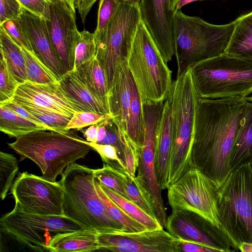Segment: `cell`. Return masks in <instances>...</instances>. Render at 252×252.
I'll use <instances>...</instances> for the list:
<instances>
[{"mask_svg": "<svg viewBox=\"0 0 252 252\" xmlns=\"http://www.w3.org/2000/svg\"><path fill=\"white\" fill-rule=\"evenodd\" d=\"M59 82L62 91L77 111L109 114L77 77L74 70L64 74Z\"/></svg>", "mask_w": 252, "mask_h": 252, "instance_id": "cell-22", "label": "cell"}, {"mask_svg": "<svg viewBox=\"0 0 252 252\" xmlns=\"http://www.w3.org/2000/svg\"><path fill=\"white\" fill-rule=\"evenodd\" d=\"M98 231L93 229L59 233L50 241L47 251L75 252L99 251Z\"/></svg>", "mask_w": 252, "mask_h": 252, "instance_id": "cell-23", "label": "cell"}, {"mask_svg": "<svg viewBox=\"0 0 252 252\" xmlns=\"http://www.w3.org/2000/svg\"><path fill=\"white\" fill-rule=\"evenodd\" d=\"M74 71L109 113L107 79L104 70L95 57L84 63Z\"/></svg>", "mask_w": 252, "mask_h": 252, "instance_id": "cell-25", "label": "cell"}, {"mask_svg": "<svg viewBox=\"0 0 252 252\" xmlns=\"http://www.w3.org/2000/svg\"><path fill=\"white\" fill-rule=\"evenodd\" d=\"M15 204L22 211L43 215L62 216L63 189L53 182L28 172L18 175L11 188Z\"/></svg>", "mask_w": 252, "mask_h": 252, "instance_id": "cell-13", "label": "cell"}, {"mask_svg": "<svg viewBox=\"0 0 252 252\" xmlns=\"http://www.w3.org/2000/svg\"><path fill=\"white\" fill-rule=\"evenodd\" d=\"M238 249L242 252H252V243L243 242L239 245Z\"/></svg>", "mask_w": 252, "mask_h": 252, "instance_id": "cell-52", "label": "cell"}, {"mask_svg": "<svg viewBox=\"0 0 252 252\" xmlns=\"http://www.w3.org/2000/svg\"><path fill=\"white\" fill-rule=\"evenodd\" d=\"M106 121L102 122L99 125L97 134L96 143H100L103 140L106 134L107 129L105 126Z\"/></svg>", "mask_w": 252, "mask_h": 252, "instance_id": "cell-50", "label": "cell"}, {"mask_svg": "<svg viewBox=\"0 0 252 252\" xmlns=\"http://www.w3.org/2000/svg\"><path fill=\"white\" fill-rule=\"evenodd\" d=\"M249 163H252V103L247 100L231 156L230 171Z\"/></svg>", "mask_w": 252, "mask_h": 252, "instance_id": "cell-24", "label": "cell"}, {"mask_svg": "<svg viewBox=\"0 0 252 252\" xmlns=\"http://www.w3.org/2000/svg\"><path fill=\"white\" fill-rule=\"evenodd\" d=\"M117 129L123 147L126 169L131 176L135 177L139 164L140 149L130 140L125 132L118 127Z\"/></svg>", "mask_w": 252, "mask_h": 252, "instance_id": "cell-39", "label": "cell"}, {"mask_svg": "<svg viewBox=\"0 0 252 252\" xmlns=\"http://www.w3.org/2000/svg\"><path fill=\"white\" fill-rule=\"evenodd\" d=\"M12 101L19 105L38 107L72 117L78 112L62 91L59 82L20 84Z\"/></svg>", "mask_w": 252, "mask_h": 252, "instance_id": "cell-18", "label": "cell"}, {"mask_svg": "<svg viewBox=\"0 0 252 252\" xmlns=\"http://www.w3.org/2000/svg\"><path fill=\"white\" fill-rule=\"evenodd\" d=\"M118 0H100L99 2L97 25L94 32L95 42L105 36L108 27L114 18L120 4Z\"/></svg>", "mask_w": 252, "mask_h": 252, "instance_id": "cell-37", "label": "cell"}, {"mask_svg": "<svg viewBox=\"0 0 252 252\" xmlns=\"http://www.w3.org/2000/svg\"><path fill=\"white\" fill-rule=\"evenodd\" d=\"M48 130L19 115L15 112L0 105V130L10 137L17 138L37 130Z\"/></svg>", "mask_w": 252, "mask_h": 252, "instance_id": "cell-28", "label": "cell"}, {"mask_svg": "<svg viewBox=\"0 0 252 252\" xmlns=\"http://www.w3.org/2000/svg\"><path fill=\"white\" fill-rule=\"evenodd\" d=\"M172 142L171 107L169 99L166 97L158 131L155 160L156 176L161 190L167 189Z\"/></svg>", "mask_w": 252, "mask_h": 252, "instance_id": "cell-21", "label": "cell"}, {"mask_svg": "<svg viewBox=\"0 0 252 252\" xmlns=\"http://www.w3.org/2000/svg\"><path fill=\"white\" fill-rule=\"evenodd\" d=\"M219 218L238 251L243 243H252V171L250 163L231 171L219 188Z\"/></svg>", "mask_w": 252, "mask_h": 252, "instance_id": "cell-7", "label": "cell"}, {"mask_svg": "<svg viewBox=\"0 0 252 252\" xmlns=\"http://www.w3.org/2000/svg\"><path fill=\"white\" fill-rule=\"evenodd\" d=\"M246 99H247V100L249 101L252 103V96L250 97H246Z\"/></svg>", "mask_w": 252, "mask_h": 252, "instance_id": "cell-55", "label": "cell"}, {"mask_svg": "<svg viewBox=\"0 0 252 252\" xmlns=\"http://www.w3.org/2000/svg\"><path fill=\"white\" fill-rule=\"evenodd\" d=\"M236 20V25L224 53L252 60V11Z\"/></svg>", "mask_w": 252, "mask_h": 252, "instance_id": "cell-26", "label": "cell"}, {"mask_svg": "<svg viewBox=\"0 0 252 252\" xmlns=\"http://www.w3.org/2000/svg\"><path fill=\"white\" fill-rule=\"evenodd\" d=\"M70 2L75 5L76 0H68Z\"/></svg>", "mask_w": 252, "mask_h": 252, "instance_id": "cell-56", "label": "cell"}, {"mask_svg": "<svg viewBox=\"0 0 252 252\" xmlns=\"http://www.w3.org/2000/svg\"><path fill=\"white\" fill-rule=\"evenodd\" d=\"M89 144L99 154L104 163L114 168L122 166L126 169L125 164L119 157L114 146L92 142H89Z\"/></svg>", "mask_w": 252, "mask_h": 252, "instance_id": "cell-42", "label": "cell"}, {"mask_svg": "<svg viewBox=\"0 0 252 252\" xmlns=\"http://www.w3.org/2000/svg\"><path fill=\"white\" fill-rule=\"evenodd\" d=\"M237 20L224 25L209 23L200 17L175 12L174 38L177 77L194 64L224 52Z\"/></svg>", "mask_w": 252, "mask_h": 252, "instance_id": "cell-4", "label": "cell"}, {"mask_svg": "<svg viewBox=\"0 0 252 252\" xmlns=\"http://www.w3.org/2000/svg\"><path fill=\"white\" fill-rule=\"evenodd\" d=\"M0 105L3 106L11 110L22 117H24L37 124L45 126L48 129V130H52L50 127L45 126L42 122L39 121L37 118H36L34 116H33L25 108L19 105L12 100Z\"/></svg>", "mask_w": 252, "mask_h": 252, "instance_id": "cell-47", "label": "cell"}, {"mask_svg": "<svg viewBox=\"0 0 252 252\" xmlns=\"http://www.w3.org/2000/svg\"><path fill=\"white\" fill-rule=\"evenodd\" d=\"M95 184L97 192L108 213L113 219L124 227L126 232H138L148 230L142 224L129 217L116 204L102 189L95 178Z\"/></svg>", "mask_w": 252, "mask_h": 252, "instance_id": "cell-32", "label": "cell"}, {"mask_svg": "<svg viewBox=\"0 0 252 252\" xmlns=\"http://www.w3.org/2000/svg\"><path fill=\"white\" fill-rule=\"evenodd\" d=\"M124 169L126 168L122 166L116 169L104 163L102 168L94 169V175L100 183L128 199L124 185Z\"/></svg>", "mask_w": 252, "mask_h": 252, "instance_id": "cell-33", "label": "cell"}, {"mask_svg": "<svg viewBox=\"0 0 252 252\" xmlns=\"http://www.w3.org/2000/svg\"><path fill=\"white\" fill-rule=\"evenodd\" d=\"M18 171V162L10 154L0 152V198L3 200L11 189Z\"/></svg>", "mask_w": 252, "mask_h": 252, "instance_id": "cell-34", "label": "cell"}, {"mask_svg": "<svg viewBox=\"0 0 252 252\" xmlns=\"http://www.w3.org/2000/svg\"><path fill=\"white\" fill-rule=\"evenodd\" d=\"M164 101H142L145 121V135L144 142L140 149L136 176L150 192L153 198L158 220L163 228L165 226L168 217L161 196V189L156 176L155 160L158 131Z\"/></svg>", "mask_w": 252, "mask_h": 252, "instance_id": "cell-12", "label": "cell"}, {"mask_svg": "<svg viewBox=\"0 0 252 252\" xmlns=\"http://www.w3.org/2000/svg\"><path fill=\"white\" fill-rule=\"evenodd\" d=\"M141 20L138 6L121 2L105 36L95 42V58L104 70L109 90L118 63L127 61Z\"/></svg>", "mask_w": 252, "mask_h": 252, "instance_id": "cell-10", "label": "cell"}, {"mask_svg": "<svg viewBox=\"0 0 252 252\" xmlns=\"http://www.w3.org/2000/svg\"><path fill=\"white\" fill-rule=\"evenodd\" d=\"M134 79L127 61L118 63L108 93L109 113L118 127L126 132Z\"/></svg>", "mask_w": 252, "mask_h": 252, "instance_id": "cell-20", "label": "cell"}, {"mask_svg": "<svg viewBox=\"0 0 252 252\" xmlns=\"http://www.w3.org/2000/svg\"><path fill=\"white\" fill-rule=\"evenodd\" d=\"M68 131L37 130L8 145L19 155L20 161L32 160L40 169L43 179L55 182L68 165L94 150L88 141Z\"/></svg>", "mask_w": 252, "mask_h": 252, "instance_id": "cell-2", "label": "cell"}, {"mask_svg": "<svg viewBox=\"0 0 252 252\" xmlns=\"http://www.w3.org/2000/svg\"><path fill=\"white\" fill-rule=\"evenodd\" d=\"M23 8L46 21L49 20L51 0H18Z\"/></svg>", "mask_w": 252, "mask_h": 252, "instance_id": "cell-43", "label": "cell"}, {"mask_svg": "<svg viewBox=\"0 0 252 252\" xmlns=\"http://www.w3.org/2000/svg\"><path fill=\"white\" fill-rule=\"evenodd\" d=\"M112 119L110 114L90 111L75 112L67 126V130L81 129L94 124H100Z\"/></svg>", "mask_w": 252, "mask_h": 252, "instance_id": "cell-40", "label": "cell"}, {"mask_svg": "<svg viewBox=\"0 0 252 252\" xmlns=\"http://www.w3.org/2000/svg\"><path fill=\"white\" fill-rule=\"evenodd\" d=\"M0 52L6 60L9 70L20 83L28 81L25 59L22 48L0 26Z\"/></svg>", "mask_w": 252, "mask_h": 252, "instance_id": "cell-27", "label": "cell"}, {"mask_svg": "<svg viewBox=\"0 0 252 252\" xmlns=\"http://www.w3.org/2000/svg\"><path fill=\"white\" fill-rule=\"evenodd\" d=\"M63 193V215L84 228L98 232L126 231L112 218L95 184L94 169L73 162L68 165L60 181Z\"/></svg>", "mask_w": 252, "mask_h": 252, "instance_id": "cell-3", "label": "cell"}, {"mask_svg": "<svg viewBox=\"0 0 252 252\" xmlns=\"http://www.w3.org/2000/svg\"><path fill=\"white\" fill-rule=\"evenodd\" d=\"M165 228L176 239L198 243L219 252L238 251L224 232L191 211L172 210L167 217Z\"/></svg>", "mask_w": 252, "mask_h": 252, "instance_id": "cell-14", "label": "cell"}, {"mask_svg": "<svg viewBox=\"0 0 252 252\" xmlns=\"http://www.w3.org/2000/svg\"><path fill=\"white\" fill-rule=\"evenodd\" d=\"M96 44L94 33L84 30L79 32L75 45V70L84 63L94 58Z\"/></svg>", "mask_w": 252, "mask_h": 252, "instance_id": "cell-35", "label": "cell"}, {"mask_svg": "<svg viewBox=\"0 0 252 252\" xmlns=\"http://www.w3.org/2000/svg\"><path fill=\"white\" fill-rule=\"evenodd\" d=\"M105 126L107 129L106 134L103 140L99 144L114 146L116 149L119 157L125 165L123 147L119 137L117 126L112 119L106 121Z\"/></svg>", "mask_w": 252, "mask_h": 252, "instance_id": "cell-44", "label": "cell"}, {"mask_svg": "<svg viewBox=\"0 0 252 252\" xmlns=\"http://www.w3.org/2000/svg\"><path fill=\"white\" fill-rule=\"evenodd\" d=\"M123 171L125 188L128 199L151 217L158 220L153 198L150 192L136 176H131L126 169H124Z\"/></svg>", "mask_w": 252, "mask_h": 252, "instance_id": "cell-29", "label": "cell"}, {"mask_svg": "<svg viewBox=\"0 0 252 252\" xmlns=\"http://www.w3.org/2000/svg\"><path fill=\"white\" fill-rule=\"evenodd\" d=\"M84 228L64 216L43 215L22 211L15 204L13 209L0 219L1 232L27 246L38 251H47L53 236L59 233Z\"/></svg>", "mask_w": 252, "mask_h": 252, "instance_id": "cell-9", "label": "cell"}, {"mask_svg": "<svg viewBox=\"0 0 252 252\" xmlns=\"http://www.w3.org/2000/svg\"><path fill=\"white\" fill-rule=\"evenodd\" d=\"M177 239L176 252H219L217 249L198 243Z\"/></svg>", "mask_w": 252, "mask_h": 252, "instance_id": "cell-46", "label": "cell"}, {"mask_svg": "<svg viewBox=\"0 0 252 252\" xmlns=\"http://www.w3.org/2000/svg\"><path fill=\"white\" fill-rule=\"evenodd\" d=\"M97 182L104 192L129 217L142 224L147 229L154 230L163 228L158 220L151 217L136 204L101 184L98 181Z\"/></svg>", "mask_w": 252, "mask_h": 252, "instance_id": "cell-30", "label": "cell"}, {"mask_svg": "<svg viewBox=\"0 0 252 252\" xmlns=\"http://www.w3.org/2000/svg\"><path fill=\"white\" fill-rule=\"evenodd\" d=\"M2 26L12 39L20 47L34 52L29 37L19 21V18L4 22Z\"/></svg>", "mask_w": 252, "mask_h": 252, "instance_id": "cell-41", "label": "cell"}, {"mask_svg": "<svg viewBox=\"0 0 252 252\" xmlns=\"http://www.w3.org/2000/svg\"><path fill=\"white\" fill-rule=\"evenodd\" d=\"M177 1V0H170V6L172 9H173V7H174Z\"/></svg>", "mask_w": 252, "mask_h": 252, "instance_id": "cell-54", "label": "cell"}, {"mask_svg": "<svg viewBox=\"0 0 252 252\" xmlns=\"http://www.w3.org/2000/svg\"><path fill=\"white\" fill-rule=\"evenodd\" d=\"M247 100L246 98L197 101L191 158L192 165L219 188L230 173V161Z\"/></svg>", "mask_w": 252, "mask_h": 252, "instance_id": "cell-1", "label": "cell"}, {"mask_svg": "<svg viewBox=\"0 0 252 252\" xmlns=\"http://www.w3.org/2000/svg\"><path fill=\"white\" fill-rule=\"evenodd\" d=\"M139 9L141 21L167 63L175 54V12L170 0H141Z\"/></svg>", "mask_w": 252, "mask_h": 252, "instance_id": "cell-17", "label": "cell"}, {"mask_svg": "<svg viewBox=\"0 0 252 252\" xmlns=\"http://www.w3.org/2000/svg\"><path fill=\"white\" fill-rule=\"evenodd\" d=\"M22 9L18 0H0V25L8 20L19 18Z\"/></svg>", "mask_w": 252, "mask_h": 252, "instance_id": "cell-45", "label": "cell"}, {"mask_svg": "<svg viewBox=\"0 0 252 252\" xmlns=\"http://www.w3.org/2000/svg\"><path fill=\"white\" fill-rule=\"evenodd\" d=\"M21 48L25 59L28 81L38 84L59 82L53 72L34 52Z\"/></svg>", "mask_w": 252, "mask_h": 252, "instance_id": "cell-31", "label": "cell"}, {"mask_svg": "<svg viewBox=\"0 0 252 252\" xmlns=\"http://www.w3.org/2000/svg\"><path fill=\"white\" fill-rule=\"evenodd\" d=\"M167 189L172 210L194 212L226 234L219 218V188L208 176L192 166Z\"/></svg>", "mask_w": 252, "mask_h": 252, "instance_id": "cell-11", "label": "cell"}, {"mask_svg": "<svg viewBox=\"0 0 252 252\" xmlns=\"http://www.w3.org/2000/svg\"><path fill=\"white\" fill-rule=\"evenodd\" d=\"M97 0H76L75 5L80 15L82 22L85 24L87 17L93 5Z\"/></svg>", "mask_w": 252, "mask_h": 252, "instance_id": "cell-48", "label": "cell"}, {"mask_svg": "<svg viewBox=\"0 0 252 252\" xmlns=\"http://www.w3.org/2000/svg\"><path fill=\"white\" fill-rule=\"evenodd\" d=\"M49 34L55 51L66 72L74 70L75 45L78 31L76 8L68 0H51Z\"/></svg>", "mask_w": 252, "mask_h": 252, "instance_id": "cell-15", "label": "cell"}, {"mask_svg": "<svg viewBox=\"0 0 252 252\" xmlns=\"http://www.w3.org/2000/svg\"><path fill=\"white\" fill-rule=\"evenodd\" d=\"M19 21L27 33L34 52L53 72L59 82L66 73L50 39L47 21L22 9Z\"/></svg>", "mask_w": 252, "mask_h": 252, "instance_id": "cell-19", "label": "cell"}, {"mask_svg": "<svg viewBox=\"0 0 252 252\" xmlns=\"http://www.w3.org/2000/svg\"><path fill=\"white\" fill-rule=\"evenodd\" d=\"M99 125V124L91 125L85 130L84 135L86 138L87 141L92 143H96Z\"/></svg>", "mask_w": 252, "mask_h": 252, "instance_id": "cell-49", "label": "cell"}, {"mask_svg": "<svg viewBox=\"0 0 252 252\" xmlns=\"http://www.w3.org/2000/svg\"><path fill=\"white\" fill-rule=\"evenodd\" d=\"M200 97L245 98L252 93V60L226 53L189 68Z\"/></svg>", "mask_w": 252, "mask_h": 252, "instance_id": "cell-6", "label": "cell"}, {"mask_svg": "<svg viewBox=\"0 0 252 252\" xmlns=\"http://www.w3.org/2000/svg\"><path fill=\"white\" fill-rule=\"evenodd\" d=\"M25 108L39 121L52 130L67 132V126L71 117L38 107L20 105Z\"/></svg>", "mask_w": 252, "mask_h": 252, "instance_id": "cell-36", "label": "cell"}, {"mask_svg": "<svg viewBox=\"0 0 252 252\" xmlns=\"http://www.w3.org/2000/svg\"><path fill=\"white\" fill-rule=\"evenodd\" d=\"M20 84L9 70L5 59L0 54V105L12 100Z\"/></svg>", "mask_w": 252, "mask_h": 252, "instance_id": "cell-38", "label": "cell"}, {"mask_svg": "<svg viewBox=\"0 0 252 252\" xmlns=\"http://www.w3.org/2000/svg\"><path fill=\"white\" fill-rule=\"evenodd\" d=\"M127 64L142 101L165 99L172 83V71L141 20Z\"/></svg>", "mask_w": 252, "mask_h": 252, "instance_id": "cell-8", "label": "cell"}, {"mask_svg": "<svg viewBox=\"0 0 252 252\" xmlns=\"http://www.w3.org/2000/svg\"><path fill=\"white\" fill-rule=\"evenodd\" d=\"M251 163V168H252V163Z\"/></svg>", "mask_w": 252, "mask_h": 252, "instance_id": "cell-57", "label": "cell"}, {"mask_svg": "<svg viewBox=\"0 0 252 252\" xmlns=\"http://www.w3.org/2000/svg\"><path fill=\"white\" fill-rule=\"evenodd\" d=\"M166 97L171 104L172 133L168 188L192 166L191 152L199 96L189 68L172 82Z\"/></svg>", "mask_w": 252, "mask_h": 252, "instance_id": "cell-5", "label": "cell"}, {"mask_svg": "<svg viewBox=\"0 0 252 252\" xmlns=\"http://www.w3.org/2000/svg\"><path fill=\"white\" fill-rule=\"evenodd\" d=\"M204 0H177L174 7L173 10L175 12L176 11L181 10V8L190 2L196 1H202Z\"/></svg>", "mask_w": 252, "mask_h": 252, "instance_id": "cell-51", "label": "cell"}, {"mask_svg": "<svg viewBox=\"0 0 252 252\" xmlns=\"http://www.w3.org/2000/svg\"><path fill=\"white\" fill-rule=\"evenodd\" d=\"M120 2H126L139 7L141 0H118Z\"/></svg>", "mask_w": 252, "mask_h": 252, "instance_id": "cell-53", "label": "cell"}, {"mask_svg": "<svg viewBox=\"0 0 252 252\" xmlns=\"http://www.w3.org/2000/svg\"><path fill=\"white\" fill-rule=\"evenodd\" d=\"M99 251L176 252L177 239L163 228L138 232H98Z\"/></svg>", "mask_w": 252, "mask_h": 252, "instance_id": "cell-16", "label": "cell"}]
</instances>
